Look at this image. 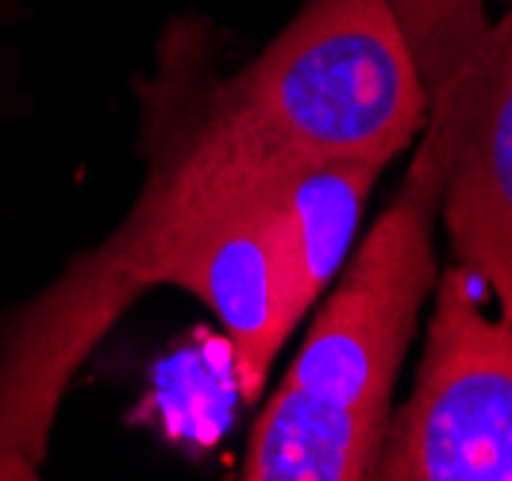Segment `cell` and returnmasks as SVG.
Masks as SVG:
<instances>
[{
	"instance_id": "1",
	"label": "cell",
	"mask_w": 512,
	"mask_h": 481,
	"mask_svg": "<svg viewBox=\"0 0 512 481\" xmlns=\"http://www.w3.org/2000/svg\"><path fill=\"white\" fill-rule=\"evenodd\" d=\"M428 89L424 139L385 216L312 320L297 362L251 431L247 481H355L378 474L389 397L420 304L436 289V224L459 147L462 85L439 0H393Z\"/></svg>"
},
{
	"instance_id": "2",
	"label": "cell",
	"mask_w": 512,
	"mask_h": 481,
	"mask_svg": "<svg viewBox=\"0 0 512 481\" xmlns=\"http://www.w3.org/2000/svg\"><path fill=\"white\" fill-rule=\"evenodd\" d=\"M293 158L378 162L424 127L428 89L393 0H305L285 31L239 70Z\"/></svg>"
},
{
	"instance_id": "3",
	"label": "cell",
	"mask_w": 512,
	"mask_h": 481,
	"mask_svg": "<svg viewBox=\"0 0 512 481\" xmlns=\"http://www.w3.org/2000/svg\"><path fill=\"white\" fill-rule=\"evenodd\" d=\"M486 301L466 266L443 270L416 389L374 478L512 481V316H489Z\"/></svg>"
},
{
	"instance_id": "4",
	"label": "cell",
	"mask_w": 512,
	"mask_h": 481,
	"mask_svg": "<svg viewBox=\"0 0 512 481\" xmlns=\"http://www.w3.org/2000/svg\"><path fill=\"white\" fill-rule=\"evenodd\" d=\"M459 58V147L439 220L459 266L512 316V12L478 24V0H439Z\"/></svg>"
},
{
	"instance_id": "5",
	"label": "cell",
	"mask_w": 512,
	"mask_h": 481,
	"mask_svg": "<svg viewBox=\"0 0 512 481\" xmlns=\"http://www.w3.org/2000/svg\"><path fill=\"white\" fill-rule=\"evenodd\" d=\"M158 285L193 293L224 324L243 397L258 401L278 351L305 320L270 197L231 208L228 216L193 231L162 266Z\"/></svg>"
},
{
	"instance_id": "6",
	"label": "cell",
	"mask_w": 512,
	"mask_h": 481,
	"mask_svg": "<svg viewBox=\"0 0 512 481\" xmlns=\"http://www.w3.org/2000/svg\"><path fill=\"white\" fill-rule=\"evenodd\" d=\"M378 174V162H328L293 174L270 193L289 281L305 312L351 254Z\"/></svg>"
},
{
	"instance_id": "7",
	"label": "cell",
	"mask_w": 512,
	"mask_h": 481,
	"mask_svg": "<svg viewBox=\"0 0 512 481\" xmlns=\"http://www.w3.org/2000/svg\"><path fill=\"white\" fill-rule=\"evenodd\" d=\"M509 4H512V0H509Z\"/></svg>"
}]
</instances>
